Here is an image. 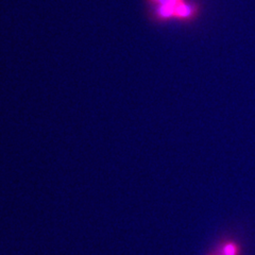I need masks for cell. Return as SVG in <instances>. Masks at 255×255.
I'll list each match as a JSON object with an SVG mask.
<instances>
[{
  "label": "cell",
  "instance_id": "6da1fadb",
  "mask_svg": "<svg viewBox=\"0 0 255 255\" xmlns=\"http://www.w3.org/2000/svg\"><path fill=\"white\" fill-rule=\"evenodd\" d=\"M149 20L154 25L179 22L194 23L202 13L199 0H143Z\"/></svg>",
  "mask_w": 255,
  "mask_h": 255
},
{
  "label": "cell",
  "instance_id": "3957f363",
  "mask_svg": "<svg viewBox=\"0 0 255 255\" xmlns=\"http://www.w3.org/2000/svg\"><path fill=\"white\" fill-rule=\"evenodd\" d=\"M209 255H221V254H219L218 252H216V251H215L214 253H212V254H209Z\"/></svg>",
  "mask_w": 255,
  "mask_h": 255
},
{
  "label": "cell",
  "instance_id": "7a4b0ae2",
  "mask_svg": "<svg viewBox=\"0 0 255 255\" xmlns=\"http://www.w3.org/2000/svg\"><path fill=\"white\" fill-rule=\"evenodd\" d=\"M216 252L221 255H242V247L233 239H226L218 245Z\"/></svg>",
  "mask_w": 255,
  "mask_h": 255
}]
</instances>
